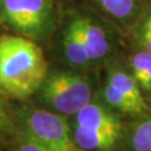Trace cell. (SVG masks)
<instances>
[{
	"label": "cell",
	"instance_id": "cell-7",
	"mask_svg": "<svg viewBox=\"0 0 151 151\" xmlns=\"http://www.w3.org/2000/svg\"><path fill=\"white\" fill-rule=\"evenodd\" d=\"M70 19L92 63H96L108 57L112 50V42L109 32L101 22L92 17L83 15H74Z\"/></svg>",
	"mask_w": 151,
	"mask_h": 151
},
{
	"label": "cell",
	"instance_id": "cell-12",
	"mask_svg": "<svg viewBox=\"0 0 151 151\" xmlns=\"http://www.w3.org/2000/svg\"><path fill=\"white\" fill-rule=\"evenodd\" d=\"M133 151H151V119H145L133 124L131 137Z\"/></svg>",
	"mask_w": 151,
	"mask_h": 151
},
{
	"label": "cell",
	"instance_id": "cell-1",
	"mask_svg": "<svg viewBox=\"0 0 151 151\" xmlns=\"http://www.w3.org/2000/svg\"><path fill=\"white\" fill-rule=\"evenodd\" d=\"M48 74V63L37 42L19 35L0 36V90L26 100L34 95Z\"/></svg>",
	"mask_w": 151,
	"mask_h": 151
},
{
	"label": "cell",
	"instance_id": "cell-2",
	"mask_svg": "<svg viewBox=\"0 0 151 151\" xmlns=\"http://www.w3.org/2000/svg\"><path fill=\"white\" fill-rule=\"evenodd\" d=\"M74 119V139L83 151H112L122 137L119 115L106 104L91 101Z\"/></svg>",
	"mask_w": 151,
	"mask_h": 151
},
{
	"label": "cell",
	"instance_id": "cell-9",
	"mask_svg": "<svg viewBox=\"0 0 151 151\" xmlns=\"http://www.w3.org/2000/svg\"><path fill=\"white\" fill-rule=\"evenodd\" d=\"M91 2L121 24L133 20L140 14V0H91Z\"/></svg>",
	"mask_w": 151,
	"mask_h": 151
},
{
	"label": "cell",
	"instance_id": "cell-10",
	"mask_svg": "<svg viewBox=\"0 0 151 151\" xmlns=\"http://www.w3.org/2000/svg\"><path fill=\"white\" fill-rule=\"evenodd\" d=\"M130 73L143 93L151 94V53L139 49L130 57Z\"/></svg>",
	"mask_w": 151,
	"mask_h": 151
},
{
	"label": "cell",
	"instance_id": "cell-15",
	"mask_svg": "<svg viewBox=\"0 0 151 151\" xmlns=\"http://www.w3.org/2000/svg\"><path fill=\"white\" fill-rule=\"evenodd\" d=\"M53 1H54V0H53Z\"/></svg>",
	"mask_w": 151,
	"mask_h": 151
},
{
	"label": "cell",
	"instance_id": "cell-11",
	"mask_svg": "<svg viewBox=\"0 0 151 151\" xmlns=\"http://www.w3.org/2000/svg\"><path fill=\"white\" fill-rule=\"evenodd\" d=\"M133 37L140 49L151 53V7L140 11L133 28Z\"/></svg>",
	"mask_w": 151,
	"mask_h": 151
},
{
	"label": "cell",
	"instance_id": "cell-5",
	"mask_svg": "<svg viewBox=\"0 0 151 151\" xmlns=\"http://www.w3.org/2000/svg\"><path fill=\"white\" fill-rule=\"evenodd\" d=\"M27 133L53 151H83L77 146L73 130L64 115L47 110L35 109L24 116Z\"/></svg>",
	"mask_w": 151,
	"mask_h": 151
},
{
	"label": "cell",
	"instance_id": "cell-14",
	"mask_svg": "<svg viewBox=\"0 0 151 151\" xmlns=\"http://www.w3.org/2000/svg\"><path fill=\"white\" fill-rule=\"evenodd\" d=\"M11 128H12V122H11L6 103L1 94V90H0V132L9 131Z\"/></svg>",
	"mask_w": 151,
	"mask_h": 151
},
{
	"label": "cell",
	"instance_id": "cell-13",
	"mask_svg": "<svg viewBox=\"0 0 151 151\" xmlns=\"http://www.w3.org/2000/svg\"><path fill=\"white\" fill-rule=\"evenodd\" d=\"M17 151H53L49 148L43 145L42 142L32 138L30 134H26L25 138L22 139L17 148Z\"/></svg>",
	"mask_w": 151,
	"mask_h": 151
},
{
	"label": "cell",
	"instance_id": "cell-6",
	"mask_svg": "<svg viewBox=\"0 0 151 151\" xmlns=\"http://www.w3.org/2000/svg\"><path fill=\"white\" fill-rule=\"evenodd\" d=\"M103 100L109 108L122 113L139 115L148 110V104L130 72L114 68L108 73L103 86Z\"/></svg>",
	"mask_w": 151,
	"mask_h": 151
},
{
	"label": "cell",
	"instance_id": "cell-4",
	"mask_svg": "<svg viewBox=\"0 0 151 151\" xmlns=\"http://www.w3.org/2000/svg\"><path fill=\"white\" fill-rule=\"evenodd\" d=\"M44 102L56 113L74 115L92 101L90 80L73 70H54L47 74L39 88Z\"/></svg>",
	"mask_w": 151,
	"mask_h": 151
},
{
	"label": "cell",
	"instance_id": "cell-3",
	"mask_svg": "<svg viewBox=\"0 0 151 151\" xmlns=\"http://www.w3.org/2000/svg\"><path fill=\"white\" fill-rule=\"evenodd\" d=\"M57 22L53 0H0V22L16 35L42 42Z\"/></svg>",
	"mask_w": 151,
	"mask_h": 151
},
{
	"label": "cell",
	"instance_id": "cell-8",
	"mask_svg": "<svg viewBox=\"0 0 151 151\" xmlns=\"http://www.w3.org/2000/svg\"><path fill=\"white\" fill-rule=\"evenodd\" d=\"M60 45L65 60L70 66L75 68H86L93 64L70 18L60 32Z\"/></svg>",
	"mask_w": 151,
	"mask_h": 151
}]
</instances>
